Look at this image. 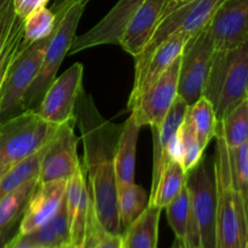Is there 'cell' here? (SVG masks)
<instances>
[{"mask_svg":"<svg viewBox=\"0 0 248 248\" xmlns=\"http://www.w3.org/2000/svg\"><path fill=\"white\" fill-rule=\"evenodd\" d=\"M84 143V172L92 210L102 229L108 234L123 235L118 212L114 156L121 126L110 123L99 114L93 99L82 90L74 113Z\"/></svg>","mask_w":248,"mask_h":248,"instance_id":"obj_1","label":"cell"},{"mask_svg":"<svg viewBox=\"0 0 248 248\" xmlns=\"http://www.w3.org/2000/svg\"><path fill=\"white\" fill-rule=\"evenodd\" d=\"M215 138L217 248H245L248 242V199L232 183L228 145L219 123Z\"/></svg>","mask_w":248,"mask_h":248,"instance_id":"obj_2","label":"cell"},{"mask_svg":"<svg viewBox=\"0 0 248 248\" xmlns=\"http://www.w3.org/2000/svg\"><path fill=\"white\" fill-rule=\"evenodd\" d=\"M191 217L183 246L217 248V191L213 157H203L186 173Z\"/></svg>","mask_w":248,"mask_h":248,"instance_id":"obj_3","label":"cell"},{"mask_svg":"<svg viewBox=\"0 0 248 248\" xmlns=\"http://www.w3.org/2000/svg\"><path fill=\"white\" fill-rule=\"evenodd\" d=\"M203 96L212 103L218 121L248 97V40L215 51Z\"/></svg>","mask_w":248,"mask_h":248,"instance_id":"obj_4","label":"cell"},{"mask_svg":"<svg viewBox=\"0 0 248 248\" xmlns=\"http://www.w3.org/2000/svg\"><path fill=\"white\" fill-rule=\"evenodd\" d=\"M224 1L225 0H188L177 4L171 0L149 44L140 57L135 58L133 87L140 84L153 53L162 43L177 34L194 35L202 31L210 24L213 15Z\"/></svg>","mask_w":248,"mask_h":248,"instance_id":"obj_5","label":"cell"},{"mask_svg":"<svg viewBox=\"0 0 248 248\" xmlns=\"http://www.w3.org/2000/svg\"><path fill=\"white\" fill-rule=\"evenodd\" d=\"M85 6V4L73 5L60 18L56 19V28L44 53L39 72L24 97L22 111L35 110L46 90L56 79L60 65L69 52Z\"/></svg>","mask_w":248,"mask_h":248,"instance_id":"obj_6","label":"cell"},{"mask_svg":"<svg viewBox=\"0 0 248 248\" xmlns=\"http://www.w3.org/2000/svg\"><path fill=\"white\" fill-rule=\"evenodd\" d=\"M57 126L24 110L0 123V167H10L43 149Z\"/></svg>","mask_w":248,"mask_h":248,"instance_id":"obj_7","label":"cell"},{"mask_svg":"<svg viewBox=\"0 0 248 248\" xmlns=\"http://www.w3.org/2000/svg\"><path fill=\"white\" fill-rule=\"evenodd\" d=\"M215 51L216 47L208 26L194 34L182 51L178 96L182 97L189 107L203 96Z\"/></svg>","mask_w":248,"mask_h":248,"instance_id":"obj_8","label":"cell"},{"mask_svg":"<svg viewBox=\"0 0 248 248\" xmlns=\"http://www.w3.org/2000/svg\"><path fill=\"white\" fill-rule=\"evenodd\" d=\"M51 36L27 45L15 63L0 101V123L22 113L24 97L39 72Z\"/></svg>","mask_w":248,"mask_h":248,"instance_id":"obj_9","label":"cell"},{"mask_svg":"<svg viewBox=\"0 0 248 248\" xmlns=\"http://www.w3.org/2000/svg\"><path fill=\"white\" fill-rule=\"evenodd\" d=\"M82 74V64L75 63L62 75L56 78L34 110L36 115L55 126L74 120L75 104L80 92L84 90Z\"/></svg>","mask_w":248,"mask_h":248,"instance_id":"obj_10","label":"cell"},{"mask_svg":"<svg viewBox=\"0 0 248 248\" xmlns=\"http://www.w3.org/2000/svg\"><path fill=\"white\" fill-rule=\"evenodd\" d=\"M181 57L177 58L169 69L145 90L131 110L140 126H159L169 114L172 104L178 97V74Z\"/></svg>","mask_w":248,"mask_h":248,"instance_id":"obj_11","label":"cell"},{"mask_svg":"<svg viewBox=\"0 0 248 248\" xmlns=\"http://www.w3.org/2000/svg\"><path fill=\"white\" fill-rule=\"evenodd\" d=\"M75 120L57 126L55 135L46 144L41 160L39 182L68 179L75 173L81 162L78 157V137L74 133Z\"/></svg>","mask_w":248,"mask_h":248,"instance_id":"obj_12","label":"cell"},{"mask_svg":"<svg viewBox=\"0 0 248 248\" xmlns=\"http://www.w3.org/2000/svg\"><path fill=\"white\" fill-rule=\"evenodd\" d=\"M188 108L189 106L186 101L178 96L161 125L152 127L154 153H153V174L149 200L154 196L160 177L167 165L171 162V160L178 159L177 135H178L179 126L186 118Z\"/></svg>","mask_w":248,"mask_h":248,"instance_id":"obj_13","label":"cell"},{"mask_svg":"<svg viewBox=\"0 0 248 248\" xmlns=\"http://www.w3.org/2000/svg\"><path fill=\"white\" fill-rule=\"evenodd\" d=\"M145 0H119L113 9L86 33L75 36L69 55L102 45H119L128 19Z\"/></svg>","mask_w":248,"mask_h":248,"instance_id":"obj_14","label":"cell"},{"mask_svg":"<svg viewBox=\"0 0 248 248\" xmlns=\"http://www.w3.org/2000/svg\"><path fill=\"white\" fill-rule=\"evenodd\" d=\"M67 182L65 179L46 183L38 182L19 220V235L34 232L57 215L64 202Z\"/></svg>","mask_w":248,"mask_h":248,"instance_id":"obj_15","label":"cell"},{"mask_svg":"<svg viewBox=\"0 0 248 248\" xmlns=\"http://www.w3.org/2000/svg\"><path fill=\"white\" fill-rule=\"evenodd\" d=\"M171 0H145L124 28L119 45L135 58L140 57L161 22Z\"/></svg>","mask_w":248,"mask_h":248,"instance_id":"obj_16","label":"cell"},{"mask_svg":"<svg viewBox=\"0 0 248 248\" xmlns=\"http://www.w3.org/2000/svg\"><path fill=\"white\" fill-rule=\"evenodd\" d=\"M208 31L216 50L239 46L248 40V0H225L213 15Z\"/></svg>","mask_w":248,"mask_h":248,"instance_id":"obj_17","label":"cell"},{"mask_svg":"<svg viewBox=\"0 0 248 248\" xmlns=\"http://www.w3.org/2000/svg\"><path fill=\"white\" fill-rule=\"evenodd\" d=\"M64 203L69 222V241L82 248L91 212V198L82 164L68 179Z\"/></svg>","mask_w":248,"mask_h":248,"instance_id":"obj_18","label":"cell"},{"mask_svg":"<svg viewBox=\"0 0 248 248\" xmlns=\"http://www.w3.org/2000/svg\"><path fill=\"white\" fill-rule=\"evenodd\" d=\"M193 35L188 34H177L162 43L156 50L153 53L149 63H148L145 72L140 79V84L137 86L132 87L130 98H128L127 108L132 110L133 107L136 106L140 97L142 96L143 92L149 89L165 72L170 68V65L174 62L178 57H181L182 51L186 46V41Z\"/></svg>","mask_w":248,"mask_h":248,"instance_id":"obj_19","label":"cell"},{"mask_svg":"<svg viewBox=\"0 0 248 248\" xmlns=\"http://www.w3.org/2000/svg\"><path fill=\"white\" fill-rule=\"evenodd\" d=\"M140 128L142 126L138 125L132 114L121 126L114 156L116 188L135 183L136 149Z\"/></svg>","mask_w":248,"mask_h":248,"instance_id":"obj_20","label":"cell"},{"mask_svg":"<svg viewBox=\"0 0 248 248\" xmlns=\"http://www.w3.org/2000/svg\"><path fill=\"white\" fill-rule=\"evenodd\" d=\"M15 242L29 248H56L69 241V222L67 208L63 202L57 215L43 227L26 235L17 234Z\"/></svg>","mask_w":248,"mask_h":248,"instance_id":"obj_21","label":"cell"},{"mask_svg":"<svg viewBox=\"0 0 248 248\" xmlns=\"http://www.w3.org/2000/svg\"><path fill=\"white\" fill-rule=\"evenodd\" d=\"M162 208L149 203L144 212L123 232L126 248H157L159 223Z\"/></svg>","mask_w":248,"mask_h":248,"instance_id":"obj_22","label":"cell"},{"mask_svg":"<svg viewBox=\"0 0 248 248\" xmlns=\"http://www.w3.org/2000/svg\"><path fill=\"white\" fill-rule=\"evenodd\" d=\"M27 45L23 40V19L16 15L0 46V101L12 68Z\"/></svg>","mask_w":248,"mask_h":248,"instance_id":"obj_23","label":"cell"},{"mask_svg":"<svg viewBox=\"0 0 248 248\" xmlns=\"http://www.w3.org/2000/svg\"><path fill=\"white\" fill-rule=\"evenodd\" d=\"M118 212L123 232L144 212L149 205V195L136 183L116 188Z\"/></svg>","mask_w":248,"mask_h":248,"instance_id":"obj_24","label":"cell"},{"mask_svg":"<svg viewBox=\"0 0 248 248\" xmlns=\"http://www.w3.org/2000/svg\"><path fill=\"white\" fill-rule=\"evenodd\" d=\"M186 184V172L178 159L171 160L162 172L154 196L149 203L165 208L174 198L179 195Z\"/></svg>","mask_w":248,"mask_h":248,"instance_id":"obj_25","label":"cell"},{"mask_svg":"<svg viewBox=\"0 0 248 248\" xmlns=\"http://www.w3.org/2000/svg\"><path fill=\"white\" fill-rule=\"evenodd\" d=\"M45 147L39 152L34 153L31 156L23 159L22 161L12 165L7 170L6 173L2 177L1 182H0V199L6 194L14 191L18 186H23L27 182L34 178H39V172H40L41 160H43L44 153H45Z\"/></svg>","mask_w":248,"mask_h":248,"instance_id":"obj_26","label":"cell"},{"mask_svg":"<svg viewBox=\"0 0 248 248\" xmlns=\"http://www.w3.org/2000/svg\"><path fill=\"white\" fill-rule=\"evenodd\" d=\"M38 182L39 178L31 179L0 199V230L6 229L21 220L29 196Z\"/></svg>","mask_w":248,"mask_h":248,"instance_id":"obj_27","label":"cell"},{"mask_svg":"<svg viewBox=\"0 0 248 248\" xmlns=\"http://www.w3.org/2000/svg\"><path fill=\"white\" fill-rule=\"evenodd\" d=\"M177 149H178V160L182 162V166L186 173L200 162L205 153L199 142L195 126L188 111L183 123L179 126L178 135H177Z\"/></svg>","mask_w":248,"mask_h":248,"instance_id":"obj_28","label":"cell"},{"mask_svg":"<svg viewBox=\"0 0 248 248\" xmlns=\"http://www.w3.org/2000/svg\"><path fill=\"white\" fill-rule=\"evenodd\" d=\"M188 114L195 126L196 135L201 148L205 150L211 140L216 137L218 127V119L212 103L205 96L188 108Z\"/></svg>","mask_w":248,"mask_h":248,"instance_id":"obj_29","label":"cell"},{"mask_svg":"<svg viewBox=\"0 0 248 248\" xmlns=\"http://www.w3.org/2000/svg\"><path fill=\"white\" fill-rule=\"evenodd\" d=\"M225 143L229 148L237 147L248 140V97L228 111L219 121Z\"/></svg>","mask_w":248,"mask_h":248,"instance_id":"obj_30","label":"cell"},{"mask_svg":"<svg viewBox=\"0 0 248 248\" xmlns=\"http://www.w3.org/2000/svg\"><path fill=\"white\" fill-rule=\"evenodd\" d=\"M165 210H166L170 227H171L174 235H176V240L179 242H183L186 237L191 217L190 194H189L188 188H186V184L183 190L179 193V195L174 198L165 207Z\"/></svg>","mask_w":248,"mask_h":248,"instance_id":"obj_31","label":"cell"},{"mask_svg":"<svg viewBox=\"0 0 248 248\" xmlns=\"http://www.w3.org/2000/svg\"><path fill=\"white\" fill-rule=\"evenodd\" d=\"M56 16L46 6L35 10L23 19V40L26 44H33L53 34L56 28Z\"/></svg>","mask_w":248,"mask_h":248,"instance_id":"obj_32","label":"cell"},{"mask_svg":"<svg viewBox=\"0 0 248 248\" xmlns=\"http://www.w3.org/2000/svg\"><path fill=\"white\" fill-rule=\"evenodd\" d=\"M229 162L235 188L248 199V140L229 148Z\"/></svg>","mask_w":248,"mask_h":248,"instance_id":"obj_33","label":"cell"},{"mask_svg":"<svg viewBox=\"0 0 248 248\" xmlns=\"http://www.w3.org/2000/svg\"><path fill=\"white\" fill-rule=\"evenodd\" d=\"M48 0H12L14 10L19 18L24 19L29 14L46 6Z\"/></svg>","mask_w":248,"mask_h":248,"instance_id":"obj_34","label":"cell"},{"mask_svg":"<svg viewBox=\"0 0 248 248\" xmlns=\"http://www.w3.org/2000/svg\"><path fill=\"white\" fill-rule=\"evenodd\" d=\"M15 17H16V12L14 10L12 0H6L0 9V46H1L5 34H6L7 29H9L10 24L12 23Z\"/></svg>","mask_w":248,"mask_h":248,"instance_id":"obj_35","label":"cell"},{"mask_svg":"<svg viewBox=\"0 0 248 248\" xmlns=\"http://www.w3.org/2000/svg\"><path fill=\"white\" fill-rule=\"evenodd\" d=\"M89 248H123V235H113L108 234V232H104Z\"/></svg>","mask_w":248,"mask_h":248,"instance_id":"obj_36","label":"cell"},{"mask_svg":"<svg viewBox=\"0 0 248 248\" xmlns=\"http://www.w3.org/2000/svg\"><path fill=\"white\" fill-rule=\"evenodd\" d=\"M90 0H55L52 7H51V11L55 14L56 19L60 18L70 6L75 4H85L87 5Z\"/></svg>","mask_w":248,"mask_h":248,"instance_id":"obj_37","label":"cell"},{"mask_svg":"<svg viewBox=\"0 0 248 248\" xmlns=\"http://www.w3.org/2000/svg\"><path fill=\"white\" fill-rule=\"evenodd\" d=\"M19 222L4 230H0V248H5L10 244L12 239L18 234Z\"/></svg>","mask_w":248,"mask_h":248,"instance_id":"obj_38","label":"cell"},{"mask_svg":"<svg viewBox=\"0 0 248 248\" xmlns=\"http://www.w3.org/2000/svg\"><path fill=\"white\" fill-rule=\"evenodd\" d=\"M56 248H81V247H79V246H78V245L73 244V242L67 241V242H64V244L60 245V246L56 247Z\"/></svg>","mask_w":248,"mask_h":248,"instance_id":"obj_39","label":"cell"},{"mask_svg":"<svg viewBox=\"0 0 248 248\" xmlns=\"http://www.w3.org/2000/svg\"><path fill=\"white\" fill-rule=\"evenodd\" d=\"M5 248H29V247H24V246H21V245L16 244V242H15V240L12 239L11 241H10V244L7 245V246L5 247Z\"/></svg>","mask_w":248,"mask_h":248,"instance_id":"obj_40","label":"cell"},{"mask_svg":"<svg viewBox=\"0 0 248 248\" xmlns=\"http://www.w3.org/2000/svg\"><path fill=\"white\" fill-rule=\"evenodd\" d=\"M10 167H11V166H10ZM10 167H0V182H1L2 177H4V174L6 173V171L10 169Z\"/></svg>","mask_w":248,"mask_h":248,"instance_id":"obj_41","label":"cell"},{"mask_svg":"<svg viewBox=\"0 0 248 248\" xmlns=\"http://www.w3.org/2000/svg\"><path fill=\"white\" fill-rule=\"evenodd\" d=\"M176 248H189V247H186V246H183V245H182L181 242H179V241H177V246H176Z\"/></svg>","mask_w":248,"mask_h":248,"instance_id":"obj_42","label":"cell"},{"mask_svg":"<svg viewBox=\"0 0 248 248\" xmlns=\"http://www.w3.org/2000/svg\"><path fill=\"white\" fill-rule=\"evenodd\" d=\"M174 2H177V4H181V2H184V1H188V0H173Z\"/></svg>","mask_w":248,"mask_h":248,"instance_id":"obj_43","label":"cell"},{"mask_svg":"<svg viewBox=\"0 0 248 248\" xmlns=\"http://www.w3.org/2000/svg\"><path fill=\"white\" fill-rule=\"evenodd\" d=\"M5 1H6V0H0V9H1L2 5L5 4Z\"/></svg>","mask_w":248,"mask_h":248,"instance_id":"obj_44","label":"cell"},{"mask_svg":"<svg viewBox=\"0 0 248 248\" xmlns=\"http://www.w3.org/2000/svg\"><path fill=\"white\" fill-rule=\"evenodd\" d=\"M245 248H248V242H247V245H246V247H245Z\"/></svg>","mask_w":248,"mask_h":248,"instance_id":"obj_45","label":"cell"},{"mask_svg":"<svg viewBox=\"0 0 248 248\" xmlns=\"http://www.w3.org/2000/svg\"><path fill=\"white\" fill-rule=\"evenodd\" d=\"M123 248H126V247H125V246H124V244H123Z\"/></svg>","mask_w":248,"mask_h":248,"instance_id":"obj_46","label":"cell"}]
</instances>
